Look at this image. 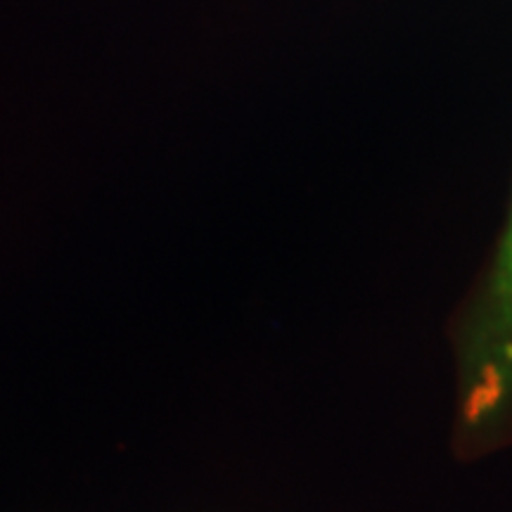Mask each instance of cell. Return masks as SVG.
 <instances>
[{"instance_id":"obj_1","label":"cell","mask_w":512,"mask_h":512,"mask_svg":"<svg viewBox=\"0 0 512 512\" xmlns=\"http://www.w3.org/2000/svg\"><path fill=\"white\" fill-rule=\"evenodd\" d=\"M460 458L512 446V200L489 261L451 325Z\"/></svg>"}]
</instances>
